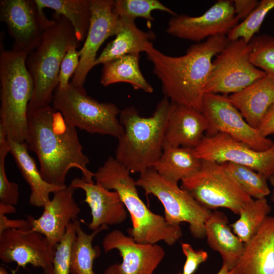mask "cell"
<instances>
[{"instance_id":"6da1fadb","label":"cell","mask_w":274,"mask_h":274,"mask_svg":"<svg viewBox=\"0 0 274 274\" xmlns=\"http://www.w3.org/2000/svg\"><path fill=\"white\" fill-rule=\"evenodd\" d=\"M26 142L37 155L41 174L45 181L65 187L66 176L72 168L79 169L84 181L94 183L95 173L88 169V157L83 152L76 128L53 107L27 113Z\"/></svg>"},{"instance_id":"7a4b0ae2","label":"cell","mask_w":274,"mask_h":274,"mask_svg":"<svg viewBox=\"0 0 274 274\" xmlns=\"http://www.w3.org/2000/svg\"><path fill=\"white\" fill-rule=\"evenodd\" d=\"M228 41L225 35L212 36L191 45L184 55L177 57L162 53L151 44L146 53L164 96L172 102L202 112L205 88L214 67L212 59Z\"/></svg>"},{"instance_id":"3957f363","label":"cell","mask_w":274,"mask_h":274,"mask_svg":"<svg viewBox=\"0 0 274 274\" xmlns=\"http://www.w3.org/2000/svg\"><path fill=\"white\" fill-rule=\"evenodd\" d=\"M130 173L115 157L110 156L94 178L104 188L118 193L131 217L132 227L127 232L136 242L156 244L163 241L168 245H174L183 235L180 225L168 224L164 217L154 213L146 206Z\"/></svg>"},{"instance_id":"277c9868","label":"cell","mask_w":274,"mask_h":274,"mask_svg":"<svg viewBox=\"0 0 274 274\" xmlns=\"http://www.w3.org/2000/svg\"><path fill=\"white\" fill-rule=\"evenodd\" d=\"M171 105L164 96L151 117L141 116L133 107L120 111L119 120L124 131L118 139L115 158L131 173L153 168L159 159Z\"/></svg>"},{"instance_id":"5b68a950","label":"cell","mask_w":274,"mask_h":274,"mask_svg":"<svg viewBox=\"0 0 274 274\" xmlns=\"http://www.w3.org/2000/svg\"><path fill=\"white\" fill-rule=\"evenodd\" d=\"M52 19L54 23L46 29L41 43L26 60L34 85L27 113L50 106L58 85L62 59L70 47L80 45L66 18L54 13Z\"/></svg>"},{"instance_id":"8992f818","label":"cell","mask_w":274,"mask_h":274,"mask_svg":"<svg viewBox=\"0 0 274 274\" xmlns=\"http://www.w3.org/2000/svg\"><path fill=\"white\" fill-rule=\"evenodd\" d=\"M28 55L13 49H2L0 54V123L8 140L20 143L27 139L28 106L34 88L26 65Z\"/></svg>"},{"instance_id":"52a82bcc","label":"cell","mask_w":274,"mask_h":274,"mask_svg":"<svg viewBox=\"0 0 274 274\" xmlns=\"http://www.w3.org/2000/svg\"><path fill=\"white\" fill-rule=\"evenodd\" d=\"M52 107L72 126L89 133L117 139L124 133L118 117L120 111L114 104L99 102L70 83L63 89H56Z\"/></svg>"},{"instance_id":"ba28073f","label":"cell","mask_w":274,"mask_h":274,"mask_svg":"<svg viewBox=\"0 0 274 274\" xmlns=\"http://www.w3.org/2000/svg\"><path fill=\"white\" fill-rule=\"evenodd\" d=\"M136 185L146 195H153L160 201L168 224L187 223L193 237H206L205 224L212 211L200 204L187 190L166 180L153 168L141 173Z\"/></svg>"},{"instance_id":"9c48e42d","label":"cell","mask_w":274,"mask_h":274,"mask_svg":"<svg viewBox=\"0 0 274 274\" xmlns=\"http://www.w3.org/2000/svg\"><path fill=\"white\" fill-rule=\"evenodd\" d=\"M201 161L199 170L181 181V188L210 210L224 208L238 215L254 199L241 188L220 163Z\"/></svg>"},{"instance_id":"30bf717a","label":"cell","mask_w":274,"mask_h":274,"mask_svg":"<svg viewBox=\"0 0 274 274\" xmlns=\"http://www.w3.org/2000/svg\"><path fill=\"white\" fill-rule=\"evenodd\" d=\"M251 43L243 39L229 41L213 61L214 67L208 80L205 94L219 93L226 95L237 92L266 74L250 61Z\"/></svg>"},{"instance_id":"8fae6325","label":"cell","mask_w":274,"mask_h":274,"mask_svg":"<svg viewBox=\"0 0 274 274\" xmlns=\"http://www.w3.org/2000/svg\"><path fill=\"white\" fill-rule=\"evenodd\" d=\"M0 20L13 39V50L29 54L39 46L53 23L35 0L0 1Z\"/></svg>"},{"instance_id":"7c38bea8","label":"cell","mask_w":274,"mask_h":274,"mask_svg":"<svg viewBox=\"0 0 274 274\" xmlns=\"http://www.w3.org/2000/svg\"><path fill=\"white\" fill-rule=\"evenodd\" d=\"M202 113L209 124L207 135L225 133L258 151L267 150L274 144L271 139L262 136L258 129L247 122L228 96L205 94Z\"/></svg>"},{"instance_id":"4fadbf2b","label":"cell","mask_w":274,"mask_h":274,"mask_svg":"<svg viewBox=\"0 0 274 274\" xmlns=\"http://www.w3.org/2000/svg\"><path fill=\"white\" fill-rule=\"evenodd\" d=\"M194 151L201 160L245 165L268 180L274 175V144L267 150L258 151L226 133L218 132L204 136Z\"/></svg>"},{"instance_id":"5bb4252c","label":"cell","mask_w":274,"mask_h":274,"mask_svg":"<svg viewBox=\"0 0 274 274\" xmlns=\"http://www.w3.org/2000/svg\"><path fill=\"white\" fill-rule=\"evenodd\" d=\"M56 248L41 233L29 230L7 229L0 234V259L25 268L31 265L50 274Z\"/></svg>"},{"instance_id":"9a60e30c","label":"cell","mask_w":274,"mask_h":274,"mask_svg":"<svg viewBox=\"0 0 274 274\" xmlns=\"http://www.w3.org/2000/svg\"><path fill=\"white\" fill-rule=\"evenodd\" d=\"M232 1L219 0L199 16H173L166 32L174 37L199 43L216 35L226 36L238 24Z\"/></svg>"},{"instance_id":"2e32d148","label":"cell","mask_w":274,"mask_h":274,"mask_svg":"<svg viewBox=\"0 0 274 274\" xmlns=\"http://www.w3.org/2000/svg\"><path fill=\"white\" fill-rule=\"evenodd\" d=\"M102 246L105 253L118 250L122 258L121 263L108 266L104 274H153L165 254L160 245L138 243L118 229L105 236Z\"/></svg>"},{"instance_id":"e0dca14e","label":"cell","mask_w":274,"mask_h":274,"mask_svg":"<svg viewBox=\"0 0 274 274\" xmlns=\"http://www.w3.org/2000/svg\"><path fill=\"white\" fill-rule=\"evenodd\" d=\"M112 0H91V17L84 43L79 50L80 61L71 82L85 89L84 84L90 71L95 66L98 50L108 38L116 36L120 24L119 17L113 12Z\"/></svg>"},{"instance_id":"ac0fdd59","label":"cell","mask_w":274,"mask_h":274,"mask_svg":"<svg viewBox=\"0 0 274 274\" xmlns=\"http://www.w3.org/2000/svg\"><path fill=\"white\" fill-rule=\"evenodd\" d=\"M77 189L72 184L55 192L38 218L27 216L30 228L45 236L54 247L64 236L68 224L77 218L81 209L74 198Z\"/></svg>"},{"instance_id":"d6986e66","label":"cell","mask_w":274,"mask_h":274,"mask_svg":"<svg viewBox=\"0 0 274 274\" xmlns=\"http://www.w3.org/2000/svg\"><path fill=\"white\" fill-rule=\"evenodd\" d=\"M163 141V150L177 147L195 148L209 128L202 112L171 102Z\"/></svg>"},{"instance_id":"ffe728a7","label":"cell","mask_w":274,"mask_h":274,"mask_svg":"<svg viewBox=\"0 0 274 274\" xmlns=\"http://www.w3.org/2000/svg\"><path fill=\"white\" fill-rule=\"evenodd\" d=\"M77 189L85 192L84 201L91 210V221L86 224L92 231L102 225H117L127 218V211L118 193L107 190L97 183L87 182L75 178L71 183Z\"/></svg>"},{"instance_id":"44dd1931","label":"cell","mask_w":274,"mask_h":274,"mask_svg":"<svg viewBox=\"0 0 274 274\" xmlns=\"http://www.w3.org/2000/svg\"><path fill=\"white\" fill-rule=\"evenodd\" d=\"M230 274H274V216H268Z\"/></svg>"},{"instance_id":"7402d4cb","label":"cell","mask_w":274,"mask_h":274,"mask_svg":"<svg viewBox=\"0 0 274 274\" xmlns=\"http://www.w3.org/2000/svg\"><path fill=\"white\" fill-rule=\"evenodd\" d=\"M228 98L247 122L257 129L269 108L274 104V79L266 75Z\"/></svg>"},{"instance_id":"603a6c76","label":"cell","mask_w":274,"mask_h":274,"mask_svg":"<svg viewBox=\"0 0 274 274\" xmlns=\"http://www.w3.org/2000/svg\"><path fill=\"white\" fill-rule=\"evenodd\" d=\"M120 24L115 39L109 42L96 58L95 66L105 64L127 55H139L146 52L155 38L152 31L145 32L135 25L134 20L119 17Z\"/></svg>"},{"instance_id":"cb8c5ba5","label":"cell","mask_w":274,"mask_h":274,"mask_svg":"<svg viewBox=\"0 0 274 274\" xmlns=\"http://www.w3.org/2000/svg\"><path fill=\"white\" fill-rule=\"evenodd\" d=\"M205 231L210 247L219 253L222 264L231 270L241 257L245 244L233 232L226 215L212 211L206 222Z\"/></svg>"},{"instance_id":"d4e9b609","label":"cell","mask_w":274,"mask_h":274,"mask_svg":"<svg viewBox=\"0 0 274 274\" xmlns=\"http://www.w3.org/2000/svg\"><path fill=\"white\" fill-rule=\"evenodd\" d=\"M8 143L9 153L29 185L30 191L29 204L33 207L43 208L50 200L51 193L65 187L50 184L44 180L35 161L28 153V146L26 142L20 143L8 140Z\"/></svg>"},{"instance_id":"484cf974","label":"cell","mask_w":274,"mask_h":274,"mask_svg":"<svg viewBox=\"0 0 274 274\" xmlns=\"http://www.w3.org/2000/svg\"><path fill=\"white\" fill-rule=\"evenodd\" d=\"M201 160L195 154L194 149L170 148L163 150L153 168L163 178L175 184L190 177L198 172Z\"/></svg>"},{"instance_id":"4316f807","label":"cell","mask_w":274,"mask_h":274,"mask_svg":"<svg viewBox=\"0 0 274 274\" xmlns=\"http://www.w3.org/2000/svg\"><path fill=\"white\" fill-rule=\"evenodd\" d=\"M139 61V55H127L104 64L101 84L107 86L125 82L130 84L135 90L152 93L153 88L143 76Z\"/></svg>"},{"instance_id":"83f0119b","label":"cell","mask_w":274,"mask_h":274,"mask_svg":"<svg viewBox=\"0 0 274 274\" xmlns=\"http://www.w3.org/2000/svg\"><path fill=\"white\" fill-rule=\"evenodd\" d=\"M42 9L49 8L66 18L80 43L87 36L91 17V0H35Z\"/></svg>"},{"instance_id":"f1b7e54d","label":"cell","mask_w":274,"mask_h":274,"mask_svg":"<svg viewBox=\"0 0 274 274\" xmlns=\"http://www.w3.org/2000/svg\"><path fill=\"white\" fill-rule=\"evenodd\" d=\"M76 223V236L73 242L70 260V274H94L93 262L100 254L98 246H93V241L96 235L108 226H101L90 234L82 228L81 222L74 220Z\"/></svg>"},{"instance_id":"f546056e","label":"cell","mask_w":274,"mask_h":274,"mask_svg":"<svg viewBox=\"0 0 274 274\" xmlns=\"http://www.w3.org/2000/svg\"><path fill=\"white\" fill-rule=\"evenodd\" d=\"M271 210L266 197L253 199L241 211L238 219L230 226L234 233L246 244L257 233Z\"/></svg>"},{"instance_id":"4dcf8cb0","label":"cell","mask_w":274,"mask_h":274,"mask_svg":"<svg viewBox=\"0 0 274 274\" xmlns=\"http://www.w3.org/2000/svg\"><path fill=\"white\" fill-rule=\"evenodd\" d=\"M232 176L241 188L253 199L266 197L270 192L262 174L245 165L231 162L220 163Z\"/></svg>"},{"instance_id":"1f68e13d","label":"cell","mask_w":274,"mask_h":274,"mask_svg":"<svg viewBox=\"0 0 274 274\" xmlns=\"http://www.w3.org/2000/svg\"><path fill=\"white\" fill-rule=\"evenodd\" d=\"M159 10L173 16L177 14L158 0H116L114 1L113 12L119 17L135 20L142 17L149 21L154 20L151 12Z\"/></svg>"},{"instance_id":"d6a6232c","label":"cell","mask_w":274,"mask_h":274,"mask_svg":"<svg viewBox=\"0 0 274 274\" xmlns=\"http://www.w3.org/2000/svg\"><path fill=\"white\" fill-rule=\"evenodd\" d=\"M274 8V0H262L258 6L242 22L233 27L227 35L229 41L243 39L249 43L258 32L268 12Z\"/></svg>"},{"instance_id":"836d02e7","label":"cell","mask_w":274,"mask_h":274,"mask_svg":"<svg viewBox=\"0 0 274 274\" xmlns=\"http://www.w3.org/2000/svg\"><path fill=\"white\" fill-rule=\"evenodd\" d=\"M250 42L252 45L251 63L274 79V38L263 34L254 36Z\"/></svg>"},{"instance_id":"e575fe53","label":"cell","mask_w":274,"mask_h":274,"mask_svg":"<svg viewBox=\"0 0 274 274\" xmlns=\"http://www.w3.org/2000/svg\"><path fill=\"white\" fill-rule=\"evenodd\" d=\"M76 236V223L73 220L67 226L64 236L56 247L50 274H70L71 254Z\"/></svg>"},{"instance_id":"d590c367","label":"cell","mask_w":274,"mask_h":274,"mask_svg":"<svg viewBox=\"0 0 274 274\" xmlns=\"http://www.w3.org/2000/svg\"><path fill=\"white\" fill-rule=\"evenodd\" d=\"M9 153L8 140L0 144V204L15 206L19 197V186L7 177L5 160Z\"/></svg>"},{"instance_id":"8d00e7d4","label":"cell","mask_w":274,"mask_h":274,"mask_svg":"<svg viewBox=\"0 0 274 274\" xmlns=\"http://www.w3.org/2000/svg\"><path fill=\"white\" fill-rule=\"evenodd\" d=\"M77 46H72L66 52L61 63L57 88L63 89L69 84L70 78L77 71L80 61Z\"/></svg>"},{"instance_id":"74e56055","label":"cell","mask_w":274,"mask_h":274,"mask_svg":"<svg viewBox=\"0 0 274 274\" xmlns=\"http://www.w3.org/2000/svg\"><path fill=\"white\" fill-rule=\"evenodd\" d=\"M181 248L186 257L182 274H193L198 266L208 259V254L206 251L195 250L189 244L182 243Z\"/></svg>"},{"instance_id":"f35d334b","label":"cell","mask_w":274,"mask_h":274,"mask_svg":"<svg viewBox=\"0 0 274 274\" xmlns=\"http://www.w3.org/2000/svg\"><path fill=\"white\" fill-rule=\"evenodd\" d=\"M257 0H234L233 5L234 13L238 20H245L258 6Z\"/></svg>"},{"instance_id":"ab89813d","label":"cell","mask_w":274,"mask_h":274,"mask_svg":"<svg viewBox=\"0 0 274 274\" xmlns=\"http://www.w3.org/2000/svg\"><path fill=\"white\" fill-rule=\"evenodd\" d=\"M10 229L29 230L31 228L27 219H10L5 214L0 213V234Z\"/></svg>"},{"instance_id":"60d3db41","label":"cell","mask_w":274,"mask_h":274,"mask_svg":"<svg viewBox=\"0 0 274 274\" xmlns=\"http://www.w3.org/2000/svg\"><path fill=\"white\" fill-rule=\"evenodd\" d=\"M257 129L264 137L274 134V104L269 108Z\"/></svg>"},{"instance_id":"b9f144b4","label":"cell","mask_w":274,"mask_h":274,"mask_svg":"<svg viewBox=\"0 0 274 274\" xmlns=\"http://www.w3.org/2000/svg\"><path fill=\"white\" fill-rule=\"evenodd\" d=\"M16 212V209L14 206L0 204V213L4 214L13 213Z\"/></svg>"},{"instance_id":"7bdbcfd3","label":"cell","mask_w":274,"mask_h":274,"mask_svg":"<svg viewBox=\"0 0 274 274\" xmlns=\"http://www.w3.org/2000/svg\"><path fill=\"white\" fill-rule=\"evenodd\" d=\"M216 274H230V270L224 264H222L219 270Z\"/></svg>"},{"instance_id":"ee69618b","label":"cell","mask_w":274,"mask_h":274,"mask_svg":"<svg viewBox=\"0 0 274 274\" xmlns=\"http://www.w3.org/2000/svg\"><path fill=\"white\" fill-rule=\"evenodd\" d=\"M268 180L269 181L270 184L272 186L273 190L272 191V194L271 196V200L274 202V175L271 176L269 179Z\"/></svg>"},{"instance_id":"f6af8a7d","label":"cell","mask_w":274,"mask_h":274,"mask_svg":"<svg viewBox=\"0 0 274 274\" xmlns=\"http://www.w3.org/2000/svg\"><path fill=\"white\" fill-rule=\"evenodd\" d=\"M0 274H10L3 266H0Z\"/></svg>"}]
</instances>
